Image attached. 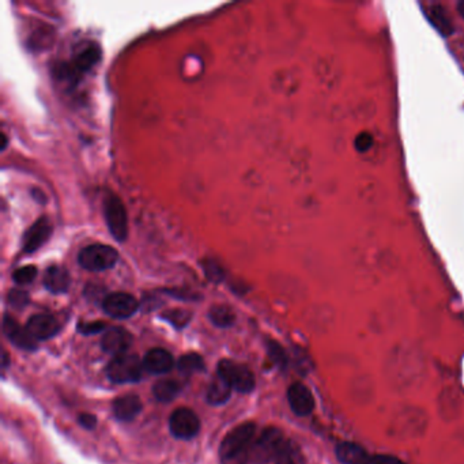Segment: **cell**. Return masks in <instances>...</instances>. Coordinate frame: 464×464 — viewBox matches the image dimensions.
Masks as SVG:
<instances>
[{
    "instance_id": "cell-35",
    "label": "cell",
    "mask_w": 464,
    "mask_h": 464,
    "mask_svg": "<svg viewBox=\"0 0 464 464\" xmlns=\"http://www.w3.org/2000/svg\"><path fill=\"white\" fill-rule=\"evenodd\" d=\"M33 195H36L35 199H37L39 203H44L45 202V197H44L45 195L42 194L39 190H33Z\"/></svg>"
},
{
    "instance_id": "cell-12",
    "label": "cell",
    "mask_w": 464,
    "mask_h": 464,
    "mask_svg": "<svg viewBox=\"0 0 464 464\" xmlns=\"http://www.w3.org/2000/svg\"><path fill=\"white\" fill-rule=\"evenodd\" d=\"M3 331L6 336L18 348L23 350H36L37 348V339H35L28 329H22L20 324L11 316L6 315L3 319Z\"/></svg>"
},
{
    "instance_id": "cell-20",
    "label": "cell",
    "mask_w": 464,
    "mask_h": 464,
    "mask_svg": "<svg viewBox=\"0 0 464 464\" xmlns=\"http://www.w3.org/2000/svg\"><path fill=\"white\" fill-rule=\"evenodd\" d=\"M426 16L429 20L432 22V25L437 29V32L443 36H449L453 33V25L449 20L444 7L441 6H432L429 7V10L426 11Z\"/></svg>"
},
{
    "instance_id": "cell-36",
    "label": "cell",
    "mask_w": 464,
    "mask_h": 464,
    "mask_svg": "<svg viewBox=\"0 0 464 464\" xmlns=\"http://www.w3.org/2000/svg\"><path fill=\"white\" fill-rule=\"evenodd\" d=\"M1 140H3V143H1V147H0V150L3 152V150H6V147H7V143H8V139H7L6 134H1Z\"/></svg>"
},
{
    "instance_id": "cell-10",
    "label": "cell",
    "mask_w": 464,
    "mask_h": 464,
    "mask_svg": "<svg viewBox=\"0 0 464 464\" xmlns=\"http://www.w3.org/2000/svg\"><path fill=\"white\" fill-rule=\"evenodd\" d=\"M288 401L293 413L298 417L310 415L315 408V398L310 388L304 386L303 383L291 384L288 391Z\"/></svg>"
},
{
    "instance_id": "cell-27",
    "label": "cell",
    "mask_w": 464,
    "mask_h": 464,
    "mask_svg": "<svg viewBox=\"0 0 464 464\" xmlns=\"http://www.w3.org/2000/svg\"><path fill=\"white\" fill-rule=\"evenodd\" d=\"M37 272L39 271H37L36 266H32V264L23 266V267H20V269L14 271L13 279L18 285H29V283H32L36 279Z\"/></svg>"
},
{
    "instance_id": "cell-3",
    "label": "cell",
    "mask_w": 464,
    "mask_h": 464,
    "mask_svg": "<svg viewBox=\"0 0 464 464\" xmlns=\"http://www.w3.org/2000/svg\"><path fill=\"white\" fill-rule=\"evenodd\" d=\"M118 260L115 248L104 244H92L85 247L78 255V263L87 271H104L112 269Z\"/></svg>"
},
{
    "instance_id": "cell-24",
    "label": "cell",
    "mask_w": 464,
    "mask_h": 464,
    "mask_svg": "<svg viewBox=\"0 0 464 464\" xmlns=\"http://www.w3.org/2000/svg\"><path fill=\"white\" fill-rule=\"evenodd\" d=\"M154 396L159 402H171L178 395L180 386L174 380H159L154 386Z\"/></svg>"
},
{
    "instance_id": "cell-31",
    "label": "cell",
    "mask_w": 464,
    "mask_h": 464,
    "mask_svg": "<svg viewBox=\"0 0 464 464\" xmlns=\"http://www.w3.org/2000/svg\"><path fill=\"white\" fill-rule=\"evenodd\" d=\"M354 146H355L357 152L367 153V150L373 146V136L370 135L369 133L358 134L354 140Z\"/></svg>"
},
{
    "instance_id": "cell-5",
    "label": "cell",
    "mask_w": 464,
    "mask_h": 464,
    "mask_svg": "<svg viewBox=\"0 0 464 464\" xmlns=\"http://www.w3.org/2000/svg\"><path fill=\"white\" fill-rule=\"evenodd\" d=\"M108 376L114 383H134L142 377V361L134 354H121L108 365Z\"/></svg>"
},
{
    "instance_id": "cell-9",
    "label": "cell",
    "mask_w": 464,
    "mask_h": 464,
    "mask_svg": "<svg viewBox=\"0 0 464 464\" xmlns=\"http://www.w3.org/2000/svg\"><path fill=\"white\" fill-rule=\"evenodd\" d=\"M54 232L52 224L47 216L39 218L23 234V251L33 253L48 243Z\"/></svg>"
},
{
    "instance_id": "cell-1",
    "label": "cell",
    "mask_w": 464,
    "mask_h": 464,
    "mask_svg": "<svg viewBox=\"0 0 464 464\" xmlns=\"http://www.w3.org/2000/svg\"><path fill=\"white\" fill-rule=\"evenodd\" d=\"M256 425L245 422L237 426L224 439L219 458L222 464H247L251 458V448L255 441Z\"/></svg>"
},
{
    "instance_id": "cell-28",
    "label": "cell",
    "mask_w": 464,
    "mask_h": 464,
    "mask_svg": "<svg viewBox=\"0 0 464 464\" xmlns=\"http://www.w3.org/2000/svg\"><path fill=\"white\" fill-rule=\"evenodd\" d=\"M202 264H203V270H204L206 276H207L212 282L218 283V282L224 281V278H225V271L222 270V267H221L215 260L207 259V260H204Z\"/></svg>"
},
{
    "instance_id": "cell-7",
    "label": "cell",
    "mask_w": 464,
    "mask_h": 464,
    "mask_svg": "<svg viewBox=\"0 0 464 464\" xmlns=\"http://www.w3.org/2000/svg\"><path fill=\"white\" fill-rule=\"evenodd\" d=\"M169 425L172 434L177 439L190 440L199 433L200 421L193 410L181 407L172 414Z\"/></svg>"
},
{
    "instance_id": "cell-11",
    "label": "cell",
    "mask_w": 464,
    "mask_h": 464,
    "mask_svg": "<svg viewBox=\"0 0 464 464\" xmlns=\"http://www.w3.org/2000/svg\"><path fill=\"white\" fill-rule=\"evenodd\" d=\"M101 345L106 353L117 357L126 354V351L133 345V336L126 329L112 327L104 334Z\"/></svg>"
},
{
    "instance_id": "cell-15",
    "label": "cell",
    "mask_w": 464,
    "mask_h": 464,
    "mask_svg": "<svg viewBox=\"0 0 464 464\" xmlns=\"http://www.w3.org/2000/svg\"><path fill=\"white\" fill-rule=\"evenodd\" d=\"M174 361L172 354L164 348L150 350L143 360V367L147 372L154 374H164L173 367Z\"/></svg>"
},
{
    "instance_id": "cell-2",
    "label": "cell",
    "mask_w": 464,
    "mask_h": 464,
    "mask_svg": "<svg viewBox=\"0 0 464 464\" xmlns=\"http://www.w3.org/2000/svg\"><path fill=\"white\" fill-rule=\"evenodd\" d=\"M283 433L276 427H266L253 441L251 448V460L255 464H267L275 462L279 452L286 444Z\"/></svg>"
},
{
    "instance_id": "cell-37",
    "label": "cell",
    "mask_w": 464,
    "mask_h": 464,
    "mask_svg": "<svg viewBox=\"0 0 464 464\" xmlns=\"http://www.w3.org/2000/svg\"><path fill=\"white\" fill-rule=\"evenodd\" d=\"M458 10H459L460 16H462V17L464 18V1H460V3L458 4Z\"/></svg>"
},
{
    "instance_id": "cell-17",
    "label": "cell",
    "mask_w": 464,
    "mask_h": 464,
    "mask_svg": "<svg viewBox=\"0 0 464 464\" xmlns=\"http://www.w3.org/2000/svg\"><path fill=\"white\" fill-rule=\"evenodd\" d=\"M142 410V402L136 395H124L117 398L114 403V411L117 420L133 421Z\"/></svg>"
},
{
    "instance_id": "cell-8",
    "label": "cell",
    "mask_w": 464,
    "mask_h": 464,
    "mask_svg": "<svg viewBox=\"0 0 464 464\" xmlns=\"http://www.w3.org/2000/svg\"><path fill=\"white\" fill-rule=\"evenodd\" d=\"M102 308L115 319H127L135 315L139 303L128 293H112L104 298Z\"/></svg>"
},
{
    "instance_id": "cell-4",
    "label": "cell",
    "mask_w": 464,
    "mask_h": 464,
    "mask_svg": "<svg viewBox=\"0 0 464 464\" xmlns=\"http://www.w3.org/2000/svg\"><path fill=\"white\" fill-rule=\"evenodd\" d=\"M104 215L108 229L117 241H126L128 237V215L124 203L115 194L105 196Z\"/></svg>"
},
{
    "instance_id": "cell-26",
    "label": "cell",
    "mask_w": 464,
    "mask_h": 464,
    "mask_svg": "<svg viewBox=\"0 0 464 464\" xmlns=\"http://www.w3.org/2000/svg\"><path fill=\"white\" fill-rule=\"evenodd\" d=\"M191 316L193 315L190 312L184 310H171L162 315V317L165 320H168L169 323H172L174 327H177V329L185 327L190 323Z\"/></svg>"
},
{
    "instance_id": "cell-6",
    "label": "cell",
    "mask_w": 464,
    "mask_h": 464,
    "mask_svg": "<svg viewBox=\"0 0 464 464\" xmlns=\"http://www.w3.org/2000/svg\"><path fill=\"white\" fill-rule=\"evenodd\" d=\"M218 374L229 383L231 387L247 393L251 392L255 387V376L252 373L251 369L245 365H238L229 360H222L218 364Z\"/></svg>"
},
{
    "instance_id": "cell-21",
    "label": "cell",
    "mask_w": 464,
    "mask_h": 464,
    "mask_svg": "<svg viewBox=\"0 0 464 464\" xmlns=\"http://www.w3.org/2000/svg\"><path fill=\"white\" fill-rule=\"evenodd\" d=\"M274 464H305L301 448L294 441L288 440Z\"/></svg>"
},
{
    "instance_id": "cell-22",
    "label": "cell",
    "mask_w": 464,
    "mask_h": 464,
    "mask_svg": "<svg viewBox=\"0 0 464 464\" xmlns=\"http://www.w3.org/2000/svg\"><path fill=\"white\" fill-rule=\"evenodd\" d=\"M210 320L213 322L214 326L221 327V329H226L231 327L236 320V315L229 307L226 305H215L209 313Z\"/></svg>"
},
{
    "instance_id": "cell-19",
    "label": "cell",
    "mask_w": 464,
    "mask_h": 464,
    "mask_svg": "<svg viewBox=\"0 0 464 464\" xmlns=\"http://www.w3.org/2000/svg\"><path fill=\"white\" fill-rule=\"evenodd\" d=\"M231 391H232V387L229 386V383L226 380H224L219 374H216V377L210 383L209 389H207V395H206L207 402L213 406L222 405L229 399Z\"/></svg>"
},
{
    "instance_id": "cell-13",
    "label": "cell",
    "mask_w": 464,
    "mask_h": 464,
    "mask_svg": "<svg viewBox=\"0 0 464 464\" xmlns=\"http://www.w3.org/2000/svg\"><path fill=\"white\" fill-rule=\"evenodd\" d=\"M26 329L35 339L41 341L55 336L60 331V324L51 315H36L29 319Z\"/></svg>"
},
{
    "instance_id": "cell-30",
    "label": "cell",
    "mask_w": 464,
    "mask_h": 464,
    "mask_svg": "<svg viewBox=\"0 0 464 464\" xmlns=\"http://www.w3.org/2000/svg\"><path fill=\"white\" fill-rule=\"evenodd\" d=\"M269 354H270L271 360L274 364H276L278 367H285L286 365V354L283 351V348H281L276 342H270L269 343Z\"/></svg>"
},
{
    "instance_id": "cell-14",
    "label": "cell",
    "mask_w": 464,
    "mask_h": 464,
    "mask_svg": "<svg viewBox=\"0 0 464 464\" xmlns=\"http://www.w3.org/2000/svg\"><path fill=\"white\" fill-rule=\"evenodd\" d=\"M335 453L342 464H372V456L367 449L355 443H341L336 446Z\"/></svg>"
},
{
    "instance_id": "cell-23",
    "label": "cell",
    "mask_w": 464,
    "mask_h": 464,
    "mask_svg": "<svg viewBox=\"0 0 464 464\" xmlns=\"http://www.w3.org/2000/svg\"><path fill=\"white\" fill-rule=\"evenodd\" d=\"M54 37H55V32L51 28L42 26L32 35V37L29 39V47L33 51H44L52 45Z\"/></svg>"
},
{
    "instance_id": "cell-34",
    "label": "cell",
    "mask_w": 464,
    "mask_h": 464,
    "mask_svg": "<svg viewBox=\"0 0 464 464\" xmlns=\"http://www.w3.org/2000/svg\"><path fill=\"white\" fill-rule=\"evenodd\" d=\"M104 329H105V324L101 322H93V323H86V324L79 326V331L82 334H97Z\"/></svg>"
},
{
    "instance_id": "cell-25",
    "label": "cell",
    "mask_w": 464,
    "mask_h": 464,
    "mask_svg": "<svg viewBox=\"0 0 464 464\" xmlns=\"http://www.w3.org/2000/svg\"><path fill=\"white\" fill-rule=\"evenodd\" d=\"M177 367H178V369H180L183 373L191 374V373H195V372H200V370H203V369H204V361H203V358H202L199 354L191 353V354L183 355V357L178 360Z\"/></svg>"
},
{
    "instance_id": "cell-29",
    "label": "cell",
    "mask_w": 464,
    "mask_h": 464,
    "mask_svg": "<svg viewBox=\"0 0 464 464\" xmlns=\"http://www.w3.org/2000/svg\"><path fill=\"white\" fill-rule=\"evenodd\" d=\"M29 303V295L26 291L14 289L8 293V304L17 310L25 308Z\"/></svg>"
},
{
    "instance_id": "cell-32",
    "label": "cell",
    "mask_w": 464,
    "mask_h": 464,
    "mask_svg": "<svg viewBox=\"0 0 464 464\" xmlns=\"http://www.w3.org/2000/svg\"><path fill=\"white\" fill-rule=\"evenodd\" d=\"M372 464H405L399 458L392 455H376L372 456Z\"/></svg>"
},
{
    "instance_id": "cell-16",
    "label": "cell",
    "mask_w": 464,
    "mask_h": 464,
    "mask_svg": "<svg viewBox=\"0 0 464 464\" xmlns=\"http://www.w3.org/2000/svg\"><path fill=\"white\" fill-rule=\"evenodd\" d=\"M70 274L61 266H51L45 271L44 275V286L45 289L55 294L66 293L70 288Z\"/></svg>"
},
{
    "instance_id": "cell-33",
    "label": "cell",
    "mask_w": 464,
    "mask_h": 464,
    "mask_svg": "<svg viewBox=\"0 0 464 464\" xmlns=\"http://www.w3.org/2000/svg\"><path fill=\"white\" fill-rule=\"evenodd\" d=\"M78 421H79L80 425L83 426L85 429H87V430H92V429H94L97 426V418L94 415H92V414H87V413L80 414L79 418H78Z\"/></svg>"
},
{
    "instance_id": "cell-18",
    "label": "cell",
    "mask_w": 464,
    "mask_h": 464,
    "mask_svg": "<svg viewBox=\"0 0 464 464\" xmlns=\"http://www.w3.org/2000/svg\"><path fill=\"white\" fill-rule=\"evenodd\" d=\"M99 58H101V54H99L97 45L90 44V45L85 47L82 51H79L77 56L73 59L70 63L73 64V67L77 70L78 73L82 75L83 73L92 70L97 64Z\"/></svg>"
}]
</instances>
